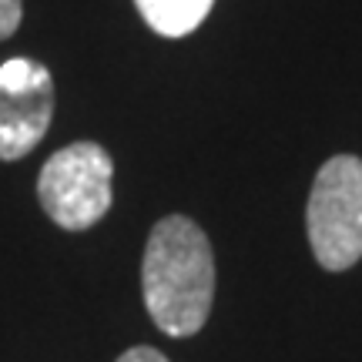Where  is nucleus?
Segmentation results:
<instances>
[{
    "instance_id": "nucleus-5",
    "label": "nucleus",
    "mask_w": 362,
    "mask_h": 362,
    "mask_svg": "<svg viewBox=\"0 0 362 362\" xmlns=\"http://www.w3.org/2000/svg\"><path fill=\"white\" fill-rule=\"evenodd\" d=\"M151 30L165 37H185L202 24L215 0H134Z\"/></svg>"
},
{
    "instance_id": "nucleus-4",
    "label": "nucleus",
    "mask_w": 362,
    "mask_h": 362,
    "mask_svg": "<svg viewBox=\"0 0 362 362\" xmlns=\"http://www.w3.org/2000/svg\"><path fill=\"white\" fill-rule=\"evenodd\" d=\"M51 71L30 57H11L0 64V161L30 155L51 128Z\"/></svg>"
},
{
    "instance_id": "nucleus-3",
    "label": "nucleus",
    "mask_w": 362,
    "mask_h": 362,
    "mask_svg": "<svg viewBox=\"0 0 362 362\" xmlns=\"http://www.w3.org/2000/svg\"><path fill=\"white\" fill-rule=\"evenodd\" d=\"M111 155L94 141H74L54 151L40 168L37 198L47 218L67 232H84L111 208Z\"/></svg>"
},
{
    "instance_id": "nucleus-7",
    "label": "nucleus",
    "mask_w": 362,
    "mask_h": 362,
    "mask_svg": "<svg viewBox=\"0 0 362 362\" xmlns=\"http://www.w3.org/2000/svg\"><path fill=\"white\" fill-rule=\"evenodd\" d=\"M117 362H168V359L158 349H151V346H134V349H128Z\"/></svg>"
},
{
    "instance_id": "nucleus-6",
    "label": "nucleus",
    "mask_w": 362,
    "mask_h": 362,
    "mask_svg": "<svg viewBox=\"0 0 362 362\" xmlns=\"http://www.w3.org/2000/svg\"><path fill=\"white\" fill-rule=\"evenodd\" d=\"M21 13H24L21 0H0V40H7L13 30H17Z\"/></svg>"
},
{
    "instance_id": "nucleus-2",
    "label": "nucleus",
    "mask_w": 362,
    "mask_h": 362,
    "mask_svg": "<svg viewBox=\"0 0 362 362\" xmlns=\"http://www.w3.org/2000/svg\"><path fill=\"white\" fill-rule=\"evenodd\" d=\"M312 255L325 272H346L362 259V161L329 158L309 194Z\"/></svg>"
},
{
    "instance_id": "nucleus-1",
    "label": "nucleus",
    "mask_w": 362,
    "mask_h": 362,
    "mask_svg": "<svg viewBox=\"0 0 362 362\" xmlns=\"http://www.w3.org/2000/svg\"><path fill=\"white\" fill-rule=\"evenodd\" d=\"M144 305L165 336H194L208 322L215 298V259L205 232L185 215L151 228L141 265Z\"/></svg>"
}]
</instances>
